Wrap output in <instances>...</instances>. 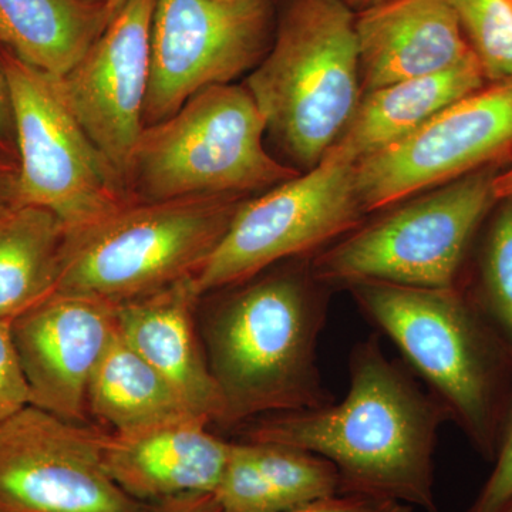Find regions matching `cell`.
<instances>
[{
	"mask_svg": "<svg viewBox=\"0 0 512 512\" xmlns=\"http://www.w3.org/2000/svg\"><path fill=\"white\" fill-rule=\"evenodd\" d=\"M495 201L512 200V165L503 173H497L493 181Z\"/></svg>",
	"mask_w": 512,
	"mask_h": 512,
	"instance_id": "32",
	"label": "cell"
},
{
	"mask_svg": "<svg viewBox=\"0 0 512 512\" xmlns=\"http://www.w3.org/2000/svg\"><path fill=\"white\" fill-rule=\"evenodd\" d=\"M349 376L348 394L339 404L264 417L245 427V441L328 458L338 468L342 493L440 512L434 450L441 424L450 420L443 404L390 362L376 338L355 346Z\"/></svg>",
	"mask_w": 512,
	"mask_h": 512,
	"instance_id": "1",
	"label": "cell"
},
{
	"mask_svg": "<svg viewBox=\"0 0 512 512\" xmlns=\"http://www.w3.org/2000/svg\"><path fill=\"white\" fill-rule=\"evenodd\" d=\"M501 202L481 249L476 291L464 293L512 355V200Z\"/></svg>",
	"mask_w": 512,
	"mask_h": 512,
	"instance_id": "23",
	"label": "cell"
},
{
	"mask_svg": "<svg viewBox=\"0 0 512 512\" xmlns=\"http://www.w3.org/2000/svg\"><path fill=\"white\" fill-rule=\"evenodd\" d=\"M18 147V202L46 208L66 231L93 224L133 201L126 178L74 116L59 77L0 45Z\"/></svg>",
	"mask_w": 512,
	"mask_h": 512,
	"instance_id": "8",
	"label": "cell"
},
{
	"mask_svg": "<svg viewBox=\"0 0 512 512\" xmlns=\"http://www.w3.org/2000/svg\"><path fill=\"white\" fill-rule=\"evenodd\" d=\"M355 18L340 0H291L274 45L247 80L266 130L309 170L363 96Z\"/></svg>",
	"mask_w": 512,
	"mask_h": 512,
	"instance_id": "5",
	"label": "cell"
},
{
	"mask_svg": "<svg viewBox=\"0 0 512 512\" xmlns=\"http://www.w3.org/2000/svg\"><path fill=\"white\" fill-rule=\"evenodd\" d=\"M366 318L430 384L485 460L497 453L512 389V355L461 288L349 286Z\"/></svg>",
	"mask_w": 512,
	"mask_h": 512,
	"instance_id": "2",
	"label": "cell"
},
{
	"mask_svg": "<svg viewBox=\"0 0 512 512\" xmlns=\"http://www.w3.org/2000/svg\"><path fill=\"white\" fill-rule=\"evenodd\" d=\"M456 10L485 79H512V0H448Z\"/></svg>",
	"mask_w": 512,
	"mask_h": 512,
	"instance_id": "24",
	"label": "cell"
},
{
	"mask_svg": "<svg viewBox=\"0 0 512 512\" xmlns=\"http://www.w3.org/2000/svg\"><path fill=\"white\" fill-rule=\"evenodd\" d=\"M66 228L46 208H0V320L28 312L57 291Z\"/></svg>",
	"mask_w": 512,
	"mask_h": 512,
	"instance_id": "21",
	"label": "cell"
},
{
	"mask_svg": "<svg viewBox=\"0 0 512 512\" xmlns=\"http://www.w3.org/2000/svg\"><path fill=\"white\" fill-rule=\"evenodd\" d=\"M93 2L107 3V0H93Z\"/></svg>",
	"mask_w": 512,
	"mask_h": 512,
	"instance_id": "35",
	"label": "cell"
},
{
	"mask_svg": "<svg viewBox=\"0 0 512 512\" xmlns=\"http://www.w3.org/2000/svg\"><path fill=\"white\" fill-rule=\"evenodd\" d=\"M363 94L451 69L473 55L448 0H386L355 18Z\"/></svg>",
	"mask_w": 512,
	"mask_h": 512,
	"instance_id": "15",
	"label": "cell"
},
{
	"mask_svg": "<svg viewBox=\"0 0 512 512\" xmlns=\"http://www.w3.org/2000/svg\"><path fill=\"white\" fill-rule=\"evenodd\" d=\"M195 276L116 306L117 329L188 407L220 423L224 402L194 328Z\"/></svg>",
	"mask_w": 512,
	"mask_h": 512,
	"instance_id": "17",
	"label": "cell"
},
{
	"mask_svg": "<svg viewBox=\"0 0 512 512\" xmlns=\"http://www.w3.org/2000/svg\"><path fill=\"white\" fill-rule=\"evenodd\" d=\"M265 131L247 87H207L173 116L144 127L128 164V191L143 201L245 195L298 177L266 151Z\"/></svg>",
	"mask_w": 512,
	"mask_h": 512,
	"instance_id": "6",
	"label": "cell"
},
{
	"mask_svg": "<svg viewBox=\"0 0 512 512\" xmlns=\"http://www.w3.org/2000/svg\"><path fill=\"white\" fill-rule=\"evenodd\" d=\"M285 512H413V507L375 495L340 493Z\"/></svg>",
	"mask_w": 512,
	"mask_h": 512,
	"instance_id": "28",
	"label": "cell"
},
{
	"mask_svg": "<svg viewBox=\"0 0 512 512\" xmlns=\"http://www.w3.org/2000/svg\"><path fill=\"white\" fill-rule=\"evenodd\" d=\"M28 404V386L13 345L10 322L0 320V423Z\"/></svg>",
	"mask_w": 512,
	"mask_h": 512,
	"instance_id": "27",
	"label": "cell"
},
{
	"mask_svg": "<svg viewBox=\"0 0 512 512\" xmlns=\"http://www.w3.org/2000/svg\"><path fill=\"white\" fill-rule=\"evenodd\" d=\"M87 409L109 424L113 434L140 433L187 417H201L121 338L119 329L94 369Z\"/></svg>",
	"mask_w": 512,
	"mask_h": 512,
	"instance_id": "20",
	"label": "cell"
},
{
	"mask_svg": "<svg viewBox=\"0 0 512 512\" xmlns=\"http://www.w3.org/2000/svg\"><path fill=\"white\" fill-rule=\"evenodd\" d=\"M0 153L18 163L15 116L6 74L0 66Z\"/></svg>",
	"mask_w": 512,
	"mask_h": 512,
	"instance_id": "29",
	"label": "cell"
},
{
	"mask_svg": "<svg viewBox=\"0 0 512 512\" xmlns=\"http://www.w3.org/2000/svg\"><path fill=\"white\" fill-rule=\"evenodd\" d=\"M512 148V79L468 94L412 134L355 164L363 210H382L416 192L487 167Z\"/></svg>",
	"mask_w": 512,
	"mask_h": 512,
	"instance_id": "11",
	"label": "cell"
},
{
	"mask_svg": "<svg viewBox=\"0 0 512 512\" xmlns=\"http://www.w3.org/2000/svg\"><path fill=\"white\" fill-rule=\"evenodd\" d=\"M248 443L285 511L342 493L338 468L328 458L298 447Z\"/></svg>",
	"mask_w": 512,
	"mask_h": 512,
	"instance_id": "22",
	"label": "cell"
},
{
	"mask_svg": "<svg viewBox=\"0 0 512 512\" xmlns=\"http://www.w3.org/2000/svg\"><path fill=\"white\" fill-rule=\"evenodd\" d=\"M505 512H512V504L510 505V507L507 508V511Z\"/></svg>",
	"mask_w": 512,
	"mask_h": 512,
	"instance_id": "36",
	"label": "cell"
},
{
	"mask_svg": "<svg viewBox=\"0 0 512 512\" xmlns=\"http://www.w3.org/2000/svg\"><path fill=\"white\" fill-rule=\"evenodd\" d=\"M138 512H220L212 493L187 494L156 503H141Z\"/></svg>",
	"mask_w": 512,
	"mask_h": 512,
	"instance_id": "30",
	"label": "cell"
},
{
	"mask_svg": "<svg viewBox=\"0 0 512 512\" xmlns=\"http://www.w3.org/2000/svg\"><path fill=\"white\" fill-rule=\"evenodd\" d=\"M156 0H127L69 73L67 103L94 144L126 178L144 127Z\"/></svg>",
	"mask_w": 512,
	"mask_h": 512,
	"instance_id": "13",
	"label": "cell"
},
{
	"mask_svg": "<svg viewBox=\"0 0 512 512\" xmlns=\"http://www.w3.org/2000/svg\"><path fill=\"white\" fill-rule=\"evenodd\" d=\"M244 195L133 200L66 231L56 292L121 305L191 278L227 234Z\"/></svg>",
	"mask_w": 512,
	"mask_h": 512,
	"instance_id": "4",
	"label": "cell"
},
{
	"mask_svg": "<svg viewBox=\"0 0 512 512\" xmlns=\"http://www.w3.org/2000/svg\"><path fill=\"white\" fill-rule=\"evenodd\" d=\"M485 80L473 53L443 72L365 93L348 126L323 158L356 164L409 136L450 104L483 89Z\"/></svg>",
	"mask_w": 512,
	"mask_h": 512,
	"instance_id": "18",
	"label": "cell"
},
{
	"mask_svg": "<svg viewBox=\"0 0 512 512\" xmlns=\"http://www.w3.org/2000/svg\"><path fill=\"white\" fill-rule=\"evenodd\" d=\"M494 467L468 512H505L512 504V389L501 423Z\"/></svg>",
	"mask_w": 512,
	"mask_h": 512,
	"instance_id": "26",
	"label": "cell"
},
{
	"mask_svg": "<svg viewBox=\"0 0 512 512\" xmlns=\"http://www.w3.org/2000/svg\"><path fill=\"white\" fill-rule=\"evenodd\" d=\"M127 0H107L106 3V18H107V25H109V22L111 19H113V16L116 15V13L120 12V9L123 8L124 5H126Z\"/></svg>",
	"mask_w": 512,
	"mask_h": 512,
	"instance_id": "34",
	"label": "cell"
},
{
	"mask_svg": "<svg viewBox=\"0 0 512 512\" xmlns=\"http://www.w3.org/2000/svg\"><path fill=\"white\" fill-rule=\"evenodd\" d=\"M29 404L82 423L97 363L117 333L116 305L55 292L10 322Z\"/></svg>",
	"mask_w": 512,
	"mask_h": 512,
	"instance_id": "14",
	"label": "cell"
},
{
	"mask_svg": "<svg viewBox=\"0 0 512 512\" xmlns=\"http://www.w3.org/2000/svg\"><path fill=\"white\" fill-rule=\"evenodd\" d=\"M325 303L301 279L276 276L235 293L211 320L210 369L220 387V423L330 403L316 346Z\"/></svg>",
	"mask_w": 512,
	"mask_h": 512,
	"instance_id": "3",
	"label": "cell"
},
{
	"mask_svg": "<svg viewBox=\"0 0 512 512\" xmlns=\"http://www.w3.org/2000/svg\"><path fill=\"white\" fill-rule=\"evenodd\" d=\"M490 165L357 227L320 252L312 275L323 285L379 282L424 289L458 286L471 241L495 204Z\"/></svg>",
	"mask_w": 512,
	"mask_h": 512,
	"instance_id": "7",
	"label": "cell"
},
{
	"mask_svg": "<svg viewBox=\"0 0 512 512\" xmlns=\"http://www.w3.org/2000/svg\"><path fill=\"white\" fill-rule=\"evenodd\" d=\"M19 197V167L0 153V208L15 204Z\"/></svg>",
	"mask_w": 512,
	"mask_h": 512,
	"instance_id": "31",
	"label": "cell"
},
{
	"mask_svg": "<svg viewBox=\"0 0 512 512\" xmlns=\"http://www.w3.org/2000/svg\"><path fill=\"white\" fill-rule=\"evenodd\" d=\"M106 26V3L0 0V45L56 77L79 63Z\"/></svg>",
	"mask_w": 512,
	"mask_h": 512,
	"instance_id": "19",
	"label": "cell"
},
{
	"mask_svg": "<svg viewBox=\"0 0 512 512\" xmlns=\"http://www.w3.org/2000/svg\"><path fill=\"white\" fill-rule=\"evenodd\" d=\"M340 2L345 3L352 10L357 9L359 12H362V10L372 8V6L386 2V0H340Z\"/></svg>",
	"mask_w": 512,
	"mask_h": 512,
	"instance_id": "33",
	"label": "cell"
},
{
	"mask_svg": "<svg viewBox=\"0 0 512 512\" xmlns=\"http://www.w3.org/2000/svg\"><path fill=\"white\" fill-rule=\"evenodd\" d=\"M214 495L220 512H285L256 464L248 441L231 443L227 466Z\"/></svg>",
	"mask_w": 512,
	"mask_h": 512,
	"instance_id": "25",
	"label": "cell"
},
{
	"mask_svg": "<svg viewBox=\"0 0 512 512\" xmlns=\"http://www.w3.org/2000/svg\"><path fill=\"white\" fill-rule=\"evenodd\" d=\"M271 29L272 0H156L144 124L168 119L195 93L259 64Z\"/></svg>",
	"mask_w": 512,
	"mask_h": 512,
	"instance_id": "10",
	"label": "cell"
},
{
	"mask_svg": "<svg viewBox=\"0 0 512 512\" xmlns=\"http://www.w3.org/2000/svg\"><path fill=\"white\" fill-rule=\"evenodd\" d=\"M187 417L134 434H106L103 464L111 481L138 503L217 490L231 443Z\"/></svg>",
	"mask_w": 512,
	"mask_h": 512,
	"instance_id": "16",
	"label": "cell"
},
{
	"mask_svg": "<svg viewBox=\"0 0 512 512\" xmlns=\"http://www.w3.org/2000/svg\"><path fill=\"white\" fill-rule=\"evenodd\" d=\"M355 164L323 158L306 174L244 201L195 275L200 295L242 284L281 259L308 254L359 227Z\"/></svg>",
	"mask_w": 512,
	"mask_h": 512,
	"instance_id": "9",
	"label": "cell"
},
{
	"mask_svg": "<svg viewBox=\"0 0 512 512\" xmlns=\"http://www.w3.org/2000/svg\"><path fill=\"white\" fill-rule=\"evenodd\" d=\"M106 434L39 407L0 423V512H138L111 481Z\"/></svg>",
	"mask_w": 512,
	"mask_h": 512,
	"instance_id": "12",
	"label": "cell"
}]
</instances>
